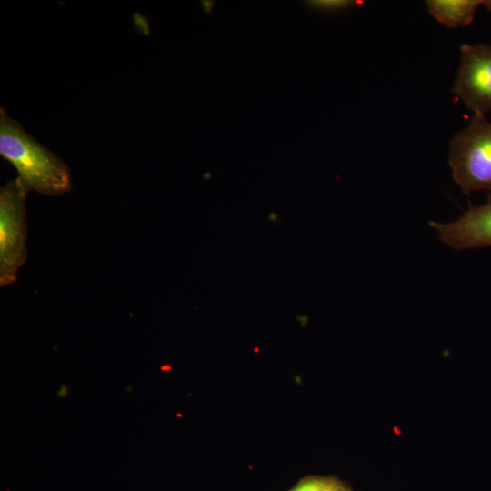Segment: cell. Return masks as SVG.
Listing matches in <instances>:
<instances>
[{
  "instance_id": "cell-1",
  "label": "cell",
  "mask_w": 491,
  "mask_h": 491,
  "mask_svg": "<svg viewBox=\"0 0 491 491\" xmlns=\"http://www.w3.org/2000/svg\"><path fill=\"white\" fill-rule=\"evenodd\" d=\"M0 154L15 167L17 179L27 192L35 190L56 196L72 188L71 173L65 163L4 112L0 115Z\"/></svg>"
},
{
  "instance_id": "cell-2",
  "label": "cell",
  "mask_w": 491,
  "mask_h": 491,
  "mask_svg": "<svg viewBox=\"0 0 491 491\" xmlns=\"http://www.w3.org/2000/svg\"><path fill=\"white\" fill-rule=\"evenodd\" d=\"M449 165L465 194L491 193V122L485 115H474L468 125L452 138Z\"/></svg>"
},
{
  "instance_id": "cell-3",
  "label": "cell",
  "mask_w": 491,
  "mask_h": 491,
  "mask_svg": "<svg viewBox=\"0 0 491 491\" xmlns=\"http://www.w3.org/2000/svg\"><path fill=\"white\" fill-rule=\"evenodd\" d=\"M27 191L16 178L0 189V285L17 280L27 259L25 198Z\"/></svg>"
},
{
  "instance_id": "cell-4",
  "label": "cell",
  "mask_w": 491,
  "mask_h": 491,
  "mask_svg": "<svg viewBox=\"0 0 491 491\" xmlns=\"http://www.w3.org/2000/svg\"><path fill=\"white\" fill-rule=\"evenodd\" d=\"M460 65L451 92L474 115L491 112V45L460 46Z\"/></svg>"
},
{
  "instance_id": "cell-5",
  "label": "cell",
  "mask_w": 491,
  "mask_h": 491,
  "mask_svg": "<svg viewBox=\"0 0 491 491\" xmlns=\"http://www.w3.org/2000/svg\"><path fill=\"white\" fill-rule=\"evenodd\" d=\"M430 225L443 243L456 250L491 246V193L485 204L470 206L456 221Z\"/></svg>"
},
{
  "instance_id": "cell-6",
  "label": "cell",
  "mask_w": 491,
  "mask_h": 491,
  "mask_svg": "<svg viewBox=\"0 0 491 491\" xmlns=\"http://www.w3.org/2000/svg\"><path fill=\"white\" fill-rule=\"evenodd\" d=\"M487 0H428L429 14L448 28L469 25L479 6L486 7Z\"/></svg>"
},
{
  "instance_id": "cell-7",
  "label": "cell",
  "mask_w": 491,
  "mask_h": 491,
  "mask_svg": "<svg viewBox=\"0 0 491 491\" xmlns=\"http://www.w3.org/2000/svg\"><path fill=\"white\" fill-rule=\"evenodd\" d=\"M311 7L326 12H335L347 9L353 5H360V1L350 0H316L306 2Z\"/></svg>"
},
{
  "instance_id": "cell-8",
  "label": "cell",
  "mask_w": 491,
  "mask_h": 491,
  "mask_svg": "<svg viewBox=\"0 0 491 491\" xmlns=\"http://www.w3.org/2000/svg\"><path fill=\"white\" fill-rule=\"evenodd\" d=\"M293 491H339L332 483L324 480H309L302 483Z\"/></svg>"
},
{
  "instance_id": "cell-9",
  "label": "cell",
  "mask_w": 491,
  "mask_h": 491,
  "mask_svg": "<svg viewBox=\"0 0 491 491\" xmlns=\"http://www.w3.org/2000/svg\"><path fill=\"white\" fill-rule=\"evenodd\" d=\"M204 6H205V12H210L211 8L214 6V2L212 1L204 2Z\"/></svg>"
},
{
  "instance_id": "cell-10",
  "label": "cell",
  "mask_w": 491,
  "mask_h": 491,
  "mask_svg": "<svg viewBox=\"0 0 491 491\" xmlns=\"http://www.w3.org/2000/svg\"><path fill=\"white\" fill-rule=\"evenodd\" d=\"M486 8L487 9V11L491 12V0H487Z\"/></svg>"
}]
</instances>
